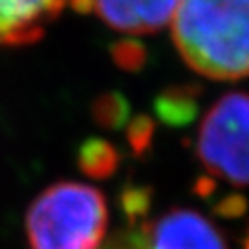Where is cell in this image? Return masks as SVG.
Segmentation results:
<instances>
[{
  "label": "cell",
  "mask_w": 249,
  "mask_h": 249,
  "mask_svg": "<svg viewBox=\"0 0 249 249\" xmlns=\"http://www.w3.org/2000/svg\"><path fill=\"white\" fill-rule=\"evenodd\" d=\"M244 249H249V232H248V236L244 238Z\"/></svg>",
  "instance_id": "4fadbf2b"
},
{
  "label": "cell",
  "mask_w": 249,
  "mask_h": 249,
  "mask_svg": "<svg viewBox=\"0 0 249 249\" xmlns=\"http://www.w3.org/2000/svg\"><path fill=\"white\" fill-rule=\"evenodd\" d=\"M248 211V201L240 194H229L216 207V213L223 218H238Z\"/></svg>",
  "instance_id": "30bf717a"
},
{
  "label": "cell",
  "mask_w": 249,
  "mask_h": 249,
  "mask_svg": "<svg viewBox=\"0 0 249 249\" xmlns=\"http://www.w3.org/2000/svg\"><path fill=\"white\" fill-rule=\"evenodd\" d=\"M106 197L94 187L61 181L41 192L26 216L32 249H100L107 231Z\"/></svg>",
  "instance_id": "7a4b0ae2"
},
{
  "label": "cell",
  "mask_w": 249,
  "mask_h": 249,
  "mask_svg": "<svg viewBox=\"0 0 249 249\" xmlns=\"http://www.w3.org/2000/svg\"><path fill=\"white\" fill-rule=\"evenodd\" d=\"M139 249H229L222 231L203 214L170 209L129 234Z\"/></svg>",
  "instance_id": "277c9868"
},
{
  "label": "cell",
  "mask_w": 249,
  "mask_h": 249,
  "mask_svg": "<svg viewBox=\"0 0 249 249\" xmlns=\"http://www.w3.org/2000/svg\"><path fill=\"white\" fill-rule=\"evenodd\" d=\"M78 11H90L122 34H155L172 24L181 0H71Z\"/></svg>",
  "instance_id": "5b68a950"
},
{
  "label": "cell",
  "mask_w": 249,
  "mask_h": 249,
  "mask_svg": "<svg viewBox=\"0 0 249 249\" xmlns=\"http://www.w3.org/2000/svg\"><path fill=\"white\" fill-rule=\"evenodd\" d=\"M203 168L234 187L249 185V92L232 90L203 116L196 139Z\"/></svg>",
  "instance_id": "3957f363"
},
{
  "label": "cell",
  "mask_w": 249,
  "mask_h": 249,
  "mask_svg": "<svg viewBox=\"0 0 249 249\" xmlns=\"http://www.w3.org/2000/svg\"><path fill=\"white\" fill-rule=\"evenodd\" d=\"M157 113L168 124H187L196 113V96L192 89H174L164 92L157 102Z\"/></svg>",
  "instance_id": "52a82bcc"
},
{
  "label": "cell",
  "mask_w": 249,
  "mask_h": 249,
  "mask_svg": "<svg viewBox=\"0 0 249 249\" xmlns=\"http://www.w3.org/2000/svg\"><path fill=\"white\" fill-rule=\"evenodd\" d=\"M151 133H153V127H151L150 120L148 118H139L133 125V131H131V144L137 150L148 148Z\"/></svg>",
  "instance_id": "8fae6325"
},
{
  "label": "cell",
  "mask_w": 249,
  "mask_h": 249,
  "mask_svg": "<svg viewBox=\"0 0 249 249\" xmlns=\"http://www.w3.org/2000/svg\"><path fill=\"white\" fill-rule=\"evenodd\" d=\"M124 115H125L124 102L118 98H113V100L106 98L102 102V109L96 111V116H98L104 124H116V122H120L124 118Z\"/></svg>",
  "instance_id": "9c48e42d"
},
{
  "label": "cell",
  "mask_w": 249,
  "mask_h": 249,
  "mask_svg": "<svg viewBox=\"0 0 249 249\" xmlns=\"http://www.w3.org/2000/svg\"><path fill=\"white\" fill-rule=\"evenodd\" d=\"M71 0H0V46L37 43Z\"/></svg>",
  "instance_id": "8992f818"
},
{
  "label": "cell",
  "mask_w": 249,
  "mask_h": 249,
  "mask_svg": "<svg viewBox=\"0 0 249 249\" xmlns=\"http://www.w3.org/2000/svg\"><path fill=\"white\" fill-rule=\"evenodd\" d=\"M172 37L185 63L205 78H249V0H181Z\"/></svg>",
  "instance_id": "6da1fadb"
},
{
  "label": "cell",
  "mask_w": 249,
  "mask_h": 249,
  "mask_svg": "<svg viewBox=\"0 0 249 249\" xmlns=\"http://www.w3.org/2000/svg\"><path fill=\"white\" fill-rule=\"evenodd\" d=\"M106 249H129V244H127V238H120V240H115L111 246H107Z\"/></svg>",
  "instance_id": "7c38bea8"
},
{
  "label": "cell",
  "mask_w": 249,
  "mask_h": 249,
  "mask_svg": "<svg viewBox=\"0 0 249 249\" xmlns=\"http://www.w3.org/2000/svg\"><path fill=\"white\" fill-rule=\"evenodd\" d=\"M116 151L107 142L102 141H90L83 146L80 153V166L90 176H109L116 168Z\"/></svg>",
  "instance_id": "ba28073f"
}]
</instances>
